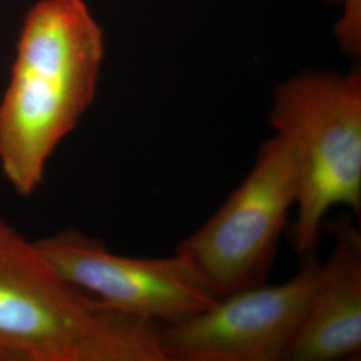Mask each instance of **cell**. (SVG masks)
<instances>
[{
  "label": "cell",
  "instance_id": "6da1fadb",
  "mask_svg": "<svg viewBox=\"0 0 361 361\" xmlns=\"http://www.w3.org/2000/svg\"><path fill=\"white\" fill-rule=\"evenodd\" d=\"M104 31L85 0H38L26 13L0 101V168L22 197L92 104Z\"/></svg>",
  "mask_w": 361,
  "mask_h": 361
},
{
  "label": "cell",
  "instance_id": "7a4b0ae2",
  "mask_svg": "<svg viewBox=\"0 0 361 361\" xmlns=\"http://www.w3.org/2000/svg\"><path fill=\"white\" fill-rule=\"evenodd\" d=\"M0 361H168L159 325L68 283L0 216Z\"/></svg>",
  "mask_w": 361,
  "mask_h": 361
},
{
  "label": "cell",
  "instance_id": "3957f363",
  "mask_svg": "<svg viewBox=\"0 0 361 361\" xmlns=\"http://www.w3.org/2000/svg\"><path fill=\"white\" fill-rule=\"evenodd\" d=\"M271 126L290 149L297 170L290 241L300 257L316 255L326 214L361 213V75L305 71L274 92Z\"/></svg>",
  "mask_w": 361,
  "mask_h": 361
},
{
  "label": "cell",
  "instance_id": "277c9868",
  "mask_svg": "<svg viewBox=\"0 0 361 361\" xmlns=\"http://www.w3.org/2000/svg\"><path fill=\"white\" fill-rule=\"evenodd\" d=\"M296 201L293 155L273 134L259 146L244 180L177 252L202 274L217 298L264 284Z\"/></svg>",
  "mask_w": 361,
  "mask_h": 361
},
{
  "label": "cell",
  "instance_id": "5b68a950",
  "mask_svg": "<svg viewBox=\"0 0 361 361\" xmlns=\"http://www.w3.org/2000/svg\"><path fill=\"white\" fill-rule=\"evenodd\" d=\"M320 269L322 262L310 255L281 284L246 288L193 316L159 325L166 360H286Z\"/></svg>",
  "mask_w": 361,
  "mask_h": 361
},
{
  "label": "cell",
  "instance_id": "8992f818",
  "mask_svg": "<svg viewBox=\"0 0 361 361\" xmlns=\"http://www.w3.org/2000/svg\"><path fill=\"white\" fill-rule=\"evenodd\" d=\"M35 244L55 271L104 307L158 325L193 316L217 300L178 252L171 257H126L75 229Z\"/></svg>",
  "mask_w": 361,
  "mask_h": 361
},
{
  "label": "cell",
  "instance_id": "52a82bcc",
  "mask_svg": "<svg viewBox=\"0 0 361 361\" xmlns=\"http://www.w3.org/2000/svg\"><path fill=\"white\" fill-rule=\"evenodd\" d=\"M335 244L312 292L288 361L348 360L361 349V234L350 219L332 222Z\"/></svg>",
  "mask_w": 361,
  "mask_h": 361
},
{
  "label": "cell",
  "instance_id": "ba28073f",
  "mask_svg": "<svg viewBox=\"0 0 361 361\" xmlns=\"http://www.w3.org/2000/svg\"><path fill=\"white\" fill-rule=\"evenodd\" d=\"M341 13L335 35L343 51L353 56L361 54V0H336Z\"/></svg>",
  "mask_w": 361,
  "mask_h": 361
}]
</instances>
